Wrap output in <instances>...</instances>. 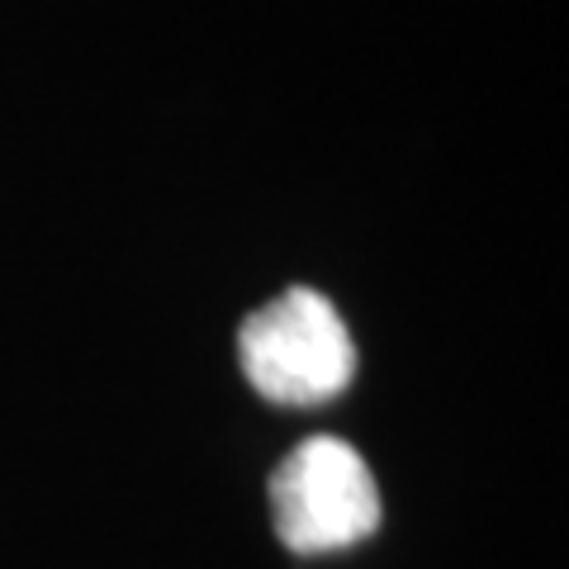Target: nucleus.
<instances>
[{"label":"nucleus","mask_w":569,"mask_h":569,"mask_svg":"<svg viewBox=\"0 0 569 569\" xmlns=\"http://www.w3.org/2000/svg\"><path fill=\"white\" fill-rule=\"evenodd\" d=\"M276 537L295 556H328L380 527V489L361 451L342 437L299 441L271 475Z\"/></svg>","instance_id":"2"},{"label":"nucleus","mask_w":569,"mask_h":569,"mask_svg":"<svg viewBox=\"0 0 569 569\" xmlns=\"http://www.w3.org/2000/svg\"><path fill=\"white\" fill-rule=\"evenodd\" d=\"M238 351L252 389L280 408L328 403L356 376V342L342 313L305 284L284 290L247 318Z\"/></svg>","instance_id":"1"}]
</instances>
